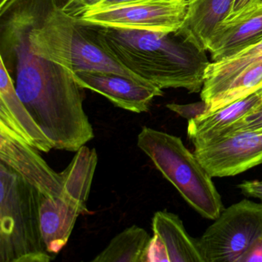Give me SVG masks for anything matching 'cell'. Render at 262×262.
<instances>
[{"instance_id":"obj_1","label":"cell","mask_w":262,"mask_h":262,"mask_svg":"<svg viewBox=\"0 0 262 262\" xmlns=\"http://www.w3.org/2000/svg\"><path fill=\"white\" fill-rule=\"evenodd\" d=\"M25 0H2L0 6L1 61L15 88L53 148L77 151L94 139L83 108V91L71 72L30 49Z\"/></svg>"},{"instance_id":"obj_2","label":"cell","mask_w":262,"mask_h":262,"mask_svg":"<svg viewBox=\"0 0 262 262\" xmlns=\"http://www.w3.org/2000/svg\"><path fill=\"white\" fill-rule=\"evenodd\" d=\"M89 26L102 49L135 74L162 90L202 91L210 63L207 51L178 32L155 33Z\"/></svg>"},{"instance_id":"obj_3","label":"cell","mask_w":262,"mask_h":262,"mask_svg":"<svg viewBox=\"0 0 262 262\" xmlns=\"http://www.w3.org/2000/svg\"><path fill=\"white\" fill-rule=\"evenodd\" d=\"M42 194L0 162V262H50L40 222Z\"/></svg>"},{"instance_id":"obj_4","label":"cell","mask_w":262,"mask_h":262,"mask_svg":"<svg viewBox=\"0 0 262 262\" xmlns=\"http://www.w3.org/2000/svg\"><path fill=\"white\" fill-rule=\"evenodd\" d=\"M137 145L193 209L209 220L219 217L223 203L212 177L180 138L143 127Z\"/></svg>"},{"instance_id":"obj_5","label":"cell","mask_w":262,"mask_h":262,"mask_svg":"<svg viewBox=\"0 0 262 262\" xmlns=\"http://www.w3.org/2000/svg\"><path fill=\"white\" fill-rule=\"evenodd\" d=\"M97 160L86 153H76L62 171V192L56 198L42 196L41 230L50 254L56 256L68 243L79 215L89 213L90 196Z\"/></svg>"},{"instance_id":"obj_6","label":"cell","mask_w":262,"mask_h":262,"mask_svg":"<svg viewBox=\"0 0 262 262\" xmlns=\"http://www.w3.org/2000/svg\"><path fill=\"white\" fill-rule=\"evenodd\" d=\"M199 239L205 262H239L262 235V203L240 201L222 211Z\"/></svg>"},{"instance_id":"obj_7","label":"cell","mask_w":262,"mask_h":262,"mask_svg":"<svg viewBox=\"0 0 262 262\" xmlns=\"http://www.w3.org/2000/svg\"><path fill=\"white\" fill-rule=\"evenodd\" d=\"M187 10V0H141L125 5L92 9L76 19L98 27L171 33L183 25Z\"/></svg>"},{"instance_id":"obj_8","label":"cell","mask_w":262,"mask_h":262,"mask_svg":"<svg viewBox=\"0 0 262 262\" xmlns=\"http://www.w3.org/2000/svg\"><path fill=\"white\" fill-rule=\"evenodd\" d=\"M194 147L212 178L237 176L262 164V131L234 132Z\"/></svg>"},{"instance_id":"obj_9","label":"cell","mask_w":262,"mask_h":262,"mask_svg":"<svg viewBox=\"0 0 262 262\" xmlns=\"http://www.w3.org/2000/svg\"><path fill=\"white\" fill-rule=\"evenodd\" d=\"M72 75L79 86L99 93L116 107L132 113H146L153 99L163 96V90L151 82L117 73L81 71Z\"/></svg>"},{"instance_id":"obj_10","label":"cell","mask_w":262,"mask_h":262,"mask_svg":"<svg viewBox=\"0 0 262 262\" xmlns=\"http://www.w3.org/2000/svg\"><path fill=\"white\" fill-rule=\"evenodd\" d=\"M34 147L0 134V162L16 171L42 195L60 196L63 177L56 172Z\"/></svg>"},{"instance_id":"obj_11","label":"cell","mask_w":262,"mask_h":262,"mask_svg":"<svg viewBox=\"0 0 262 262\" xmlns=\"http://www.w3.org/2000/svg\"><path fill=\"white\" fill-rule=\"evenodd\" d=\"M0 68V134L48 153L53 148L51 142L21 101L2 61Z\"/></svg>"},{"instance_id":"obj_12","label":"cell","mask_w":262,"mask_h":262,"mask_svg":"<svg viewBox=\"0 0 262 262\" xmlns=\"http://www.w3.org/2000/svg\"><path fill=\"white\" fill-rule=\"evenodd\" d=\"M152 231L148 262H205L199 240L188 234L177 214L156 211Z\"/></svg>"},{"instance_id":"obj_13","label":"cell","mask_w":262,"mask_h":262,"mask_svg":"<svg viewBox=\"0 0 262 262\" xmlns=\"http://www.w3.org/2000/svg\"><path fill=\"white\" fill-rule=\"evenodd\" d=\"M262 41V4L245 16L223 21L207 47L213 62L226 59Z\"/></svg>"},{"instance_id":"obj_14","label":"cell","mask_w":262,"mask_h":262,"mask_svg":"<svg viewBox=\"0 0 262 262\" xmlns=\"http://www.w3.org/2000/svg\"><path fill=\"white\" fill-rule=\"evenodd\" d=\"M188 10L179 34L207 51L217 27L228 18L234 0H187Z\"/></svg>"},{"instance_id":"obj_15","label":"cell","mask_w":262,"mask_h":262,"mask_svg":"<svg viewBox=\"0 0 262 262\" xmlns=\"http://www.w3.org/2000/svg\"><path fill=\"white\" fill-rule=\"evenodd\" d=\"M262 102V95L255 93L217 111L188 121L187 133L193 145L211 140L219 133L254 111Z\"/></svg>"},{"instance_id":"obj_16","label":"cell","mask_w":262,"mask_h":262,"mask_svg":"<svg viewBox=\"0 0 262 262\" xmlns=\"http://www.w3.org/2000/svg\"><path fill=\"white\" fill-rule=\"evenodd\" d=\"M260 59H262V41L226 59L210 62L205 70L204 85L200 93L202 100L208 103L234 78Z\"/></svg>"},{"instance_id":"obj_17","label":"cell","mask_w":262,"mask_h":262,"mask_svg":"<svg viewBox=\"0 0 262 262\" xmlns=\"http://www.w3.org/2000/svg\"><path fill=\"white\" fill-rule=\"evenodd\" d=\"M151 237L143 228L133 225L115 236L93 262H148Z\"/></svg>"},{"instance_id":"obj_18","label":"cell","mask_w":262,"mask_h":262,"mask_svg":"<svg viewBox=\"0 0 262 262\" xmlns=\"http://www.w3.org/2000/svg\"><path fill=\"white\" fill-rule=\"evenodd\" d=\"M262 88V59L244 70L208 102V113L217 111Z\"/></svg>"},{"instance_id":"obj_19","label":"cell","mask_w":262,"mask_h":262,"mask_svg":"<svg viewBox=\"0 0 262 262\" xmlns=\"http://www.w3.org/2000/svg\"><path fill=\"white\" fill-rule=\"evenodd\" d=\"M239 131H262V102L254 111L219 133L214 138Z\"/></svg>"},{"instance_id":"obj_20","label":"cell","mask_w":262,"mask_h":262,"mask_svg":"<svg viewBox=\"0 0 262 262\" xmlns=\"http://www.w3.org/2000/svg\"><path fill=\"white\" fill-rule=\"evenodd\" d=\"M166 107L168 110L174 112L179 116L188 119V121L207 114L208 113V108H209L208 104L202 100V102L185 104V105L169 103L167 104Z\"/></svg>"},{"instance_id":"obj_21","label":"cell","mask_w":262,"mask_h":262,"mask_svg":"<svg viewBox=\"0 0 262 262\" xmlns=\"http://www.w3.org/2000/svg\"><path fill=\"white\" fill-rule=\"evenodd\" d=\"M102 0H65L62 10L69 16L79 18L91 9L99 5Z\"/></svg>"},{"instance_id":"obj_22","label":"cell","mask_w":262,"mask_h":262,"mask_svg":"<svg viewBox=\"0 0 262 262\" xmlns=\"http://www.w3.org/2000/svg\"><path fill=\"white\" fill-rule=\"evenodd\" d=\"M261 4L262 0H234L231 13L225 20H231L245 16Z\"/></svg>"},{"instance_id":"obj_23","label":"cell","mask_w":262,"mask_h":262,"mask_svg":"<svg viewBox=\"0 0 262 262\" xmlns=\"http://www.w3.org/2000/svg\"><path fill=\"white\" fill-rule=\"evenodd\" d=\"M237 188L244 195L259 199L262 202V180L245 181L239 184Z\"/></svg>"},{"instance_id":"obj_24","label":"cell","mask_w":262,"mask_h":262,"mask_svg":"<svg viewBox=\"0 0 262 262\" xmlns=\"http://www.w3.org/2000/svg\"><path fill=\"white\" fill-rule=\"evenodd\" d=\"M239 262H262V235L251 244Z\"/></svg>"},{"instance_id":"obj_25","label":"cell","mask_w":262,"mask_h":262,"mask_svg":"<svg viewBox=\"0 0 262 262\" xmlns=\"http://www.w3.org/2000/svg\"><path fill=\"white\" fill-rule=\"evenodd\" d=\"M138 1H141V0H102V2L94 8H107V7L132 4V3L138 2Z\"/></svg>"},{"instance_id":"obj_26","label":"cell","mask_w":262,"mask_h":262,"mask_svg":"<svg viewBox=\"0 0 262 262\" xmlns=\"http://www.w3.org/2000/svg\"><path fill=\"white\" fill-rule=\"evenodd\" d=\"M261 91H262V90H261Z\"/></svg>"}]
</instances>
